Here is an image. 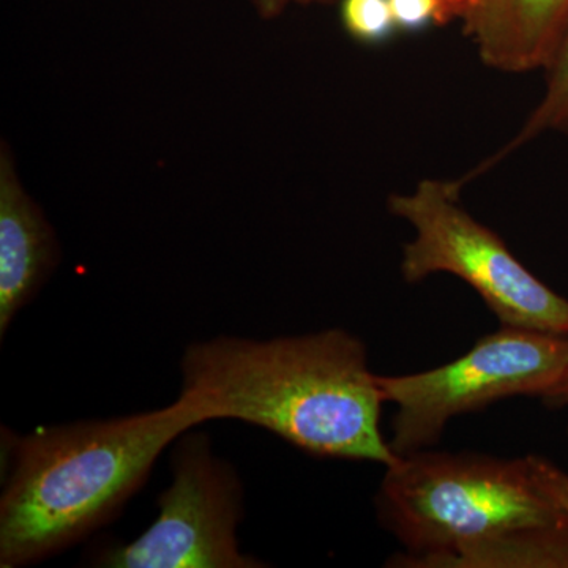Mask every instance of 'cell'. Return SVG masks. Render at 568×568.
I'll return each instance as SVG.
<instances>
[{
  "instance_id": "obj_14",
  "label": "cell",
  "mask_w": 568,
  "mask_h": 568,
  "mask_svg": "<svg viewBox=\"0 0 568 568\" xmlns=\"http://www.w3.org/2000/svg\"><path fill=\"white\" fill-rule=\"evenodd\" d=\"M541 403H544L545 407H548L549 410H560L567 409L568 407V369L564 373L562 377L545 392L544 395L540 396Z\"/></svg>"
},
{
  "instance_id": "obj_13",
  "label": "cell",
  "mask_w": 568,
  "mask_h": 568,
  "mask_svg": "<svg viewBox=\"0 0 568 568\" xmlns=\"http://www.w3.org/2000/svg\"><path fill=\"white\" fill-rule=\"evenodd\" d=\"M250 2L253 3L254 10L261 18L274 20L291 7L325 6L334 0H250Z\"/></svg>"
},
{
  "instance_id": "obj_10",
  "label": "cell",
  "mask_w": 568,
  "mask_h": 568,
  "mask_svg": "<svg viewBox=\"0 0 568 568\" xmlns=\"http://www.w3.org/2000/svg\"><path fill=\"white\" fill-rule=\"evenodd\" d=\"M339 20L347 36L362 44L384 43L398 31L388 0H342Z\"/></svg>"
},
{
  "instance_id": "obj_12",
  "label": "cell",
  "mask_w": 568,
  "mask_h": 568,
  "mask_svg": "<svg viewBox=\"0 0 568 568\" xmlns=\"http://www.w3.org/2000/svg\"><path fill=\"white\" fill-rule=\"evenodd\" d=\"M528 462L538 487L568 515V473L540 455H528Z\"/></svg>"
},
{
  "instance_id": "obj_9",
  "label": "cell",
  "mask_w": 568,
  "mask_h": 568,
  "mask_svg": "<svg viewBox=\"0 0 568 568\" xmlns=\"http://www.w3.org/2000/svg\"><path fill=\"white\" fill-rule=\"evenodd\" d=\"M544 71L547 80L544 93L534 110L529 112L521 129L499 152L478 164L476 170L470 171L465 178L466 182L488 173L497 163L537 138L547 136V134L568 138V26Z\"/></svg>"
},
{
  "instance_id": "obj_15",
  "label": "cell",
  "mask_w": 568,
  "mask_h": 568,
  "mask_svg": "<svg viewBox=\"0 0 568 568\" xmlns=\"http://www.w3.org/2000/svg\"><path fill=\"white\" fill-rule=\"evenodd\" d=\"M444 9H446L447 21L463 20L467 10H469L473 0H443Z\"/></svg>"
},
{
  "instance_id": "obj_4",
  "label": "cell",
  "mask_w": 568,
  "mask_h": 568,
  "mask_svg": "<svg viewBox=\"0 0 568 568\" xmlns=\"http://www.w3.org/2000/svg\"><path fill=\"white\" fill-rule=\"evenodd\" d=\"M463 179H424L388 197V211L413 226L399 272L409 284L448 274L469 284L507 327L568 336V298L537 278L491 227L462 205Z\"/></svg>"
},
{
  "instance_id": "obj_6",
  "label": "cell",
  "mask_w": 568,
  "mask_h": 568,
  "mask_svg": "<svg viewBox=\"0 0 568 568\" xmlns=\"http://www.w3.org/2000/svg\"><path fill=\"white\" fill-rule=\"evenodd\" d=\"M151 528L130 544L100 551L93 564L112 568H257L237 544L244 487L234 466L213 454L203 433H183L173 481L159 497Z\"/></svg>"
},
{
  "instance_id": "obj_2",
  "label": "cell",
  "mask_w": 568,
  "mask_h": 568,
  "mask_svg": "<svg viewBox=\"0 0 568 568\" xmlns=\"http://www.w3.org/2000/svg\"><path fill=\"white\" fill-rule=\"evenodd\" d=\"M375 508L405 548L388 567L568 568V515L528 457L426 448L386 467Z\"/></svg>"
},
{
  "instance_id": "obj_3",
  "label": "cell",
  "mask_w": 568,
  "mask_h": 568,
  "mask_svg": "<svg viewBox=\"0 0 568 568\" xmlns=\"http://www.w3.org/2000/svg\"><path fill=\"white\" fill-rule=\"evenodd\" d=\"M179 396L134 416L7 432L0 567H24L77 544L114 517L183 433L201 425Z\"/></svg>"
},
{
  "instance_id": "obj_8",
  "label": "cell",
  "mask_w": 568,
  "mask_h": 568,
  "mask_svg": "<svg viewBox=\"0 0 568 568\" xmlns=\"http://www.w3.org/2000/svg\"><path fill=\"white\" fill-rule=\"evenodd\" d=\"M480 61L503 73L545 70L568 26V0H473L463 18Z\"/></svg>"
},
{
  "instance_id": "obj_7",
  "label": "cell",
  "mask_w": 568,
  "mask_h": 568,
  "mask_svg": "<svg viewBox=\"0 0 568 568\" xmlns=\"http://www.w3.org/2000/svg\"><path fill=\"white\" fill-rule=\"evenodd\" d=\"M54 227L26 190L10 145L0 149V335L59 263Z\"/></svg>"
},
{
  "instance_id": "obj_1",
  "label": "cell",
  "mask_w": 568,
  "mask_h": 568,
  "mask_svg": "<svg viewBox=\"0 0 568 568\" xmlns=\"http://www.w3.org/2000/svg\"><path fill=\"white\" fill-rule=\"evenodd\" d=\"M181 398L200 420L260 426L313 457L395 465L381 429L384 396L368 351L343 328L186 347Z\"/></svg>"
},
{
  "instance_id": "obj_11",
  "label": "cell",
  "mask_w": 568,
  "mask_h": 568,
  "mask_svg": "<svg viewBox=\"0 0 568 568\" xmlns=\"http://www.w3.org/2000/svg\"><path fill=\"white\" fill-rule=\"evenodd\" d=\"M398 31H420L428 24H448L443 0H388Z\"/></svg>"
},
{
  "instance_id": "obj_5",
  "label": "cell",
  "mask_w": 568,
  "mask_h": 568,
  "mask_svg": "<svg viewBox=\"0 0 568 568\" xmlns=\"http://www.w3.org/2000/svg\"><path fill=\"white\" fill-rule=\"evenodd\" d=\"M567 369V335L500 325L446 365L379 376L384 402L395 406L388 444L399 458L433 448L452 418L515 396L540 398Z\"/></svg>"
}]
</instances>
